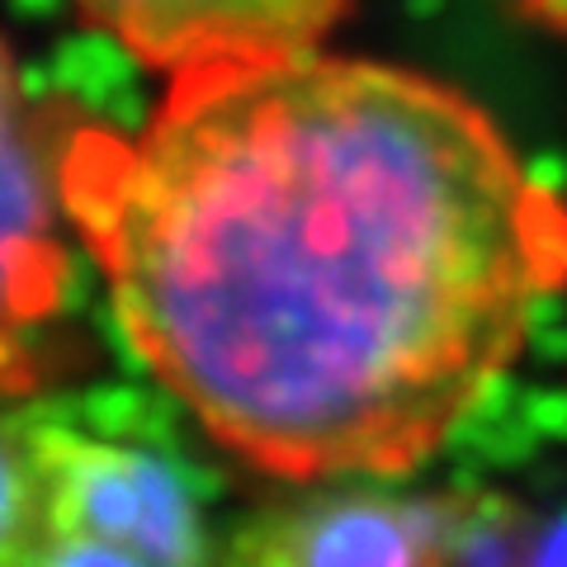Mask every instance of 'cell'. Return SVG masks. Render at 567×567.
<instances>
[{"label":"cell","instance_id":"cell-2","mask_svg":"<svg viewBox=\"0 0 567 567\" xmlns=\"http://www.w3.org/2000/svg\"><path fill=\"white\" fill-rule=\"evenodd\" d=\"M0 567H199V511L162 458L10 416Z\"/></svg>","mask_w":567,"mask_h":567},{"label":"cell","instance_id":"cell-3","mask_svg":"<svg viewBox=\"0 0 567 567\" xmlns=\"http://www.w3.org/2000/svg\"><path fill=\"white\" fill-rule=\"evenodd\" d=\"M350 0H76L95 29L162 71L312 52Z\"/></svg>","mask_w":567,"mask_h":567},{"label":"cell","instance_id":"cell-4","mask_svg":"<svg viewBox=\"0 0 567 567\" xmlns=\"http://www.w3.org/2000/svg\"><path fill=\"white\" fill-rule=\"evenodd\" d=\"M435 529L416 511L369 496H336L270 525L260 567H431Z\"/></svg>","mask_w":567,"mask_h":567},{"label":"cell","instance_id":"cell-1","mask_svg":"<svg viewBox=\"0 0 567 567\" xmlns=\"http://www.w3.org/2000/svg\"><path fill=\"white\" fill-rule=\"evenodd\" d=\"M58 199L137 360L284 483L412 473L567 284V208L450 85L360 58L181 71Z\"/></svg>","mask_w":567,"mask_h":567},{"label":"cell","instance_id":"cell-5","mask_svg":"<svg viewBox=\"0 0 567 567\" xmlns=\"http://www.w3.org/2000/svg\"><path fill=\"white\" fill-rule=\"evenodd\" d=\"M6 95V336L20 341L24 322H43L62 293V251L52 237L48 199L58 171H43V156L29 142V118L20 100V71L10 66Z\"/></svg>","mask_w":567,"mask_h":567},{"label":"cell","instance_id":"cell-6","mask_svg":"<svg viewBox=\"0 0 567 567\" xmlns=\"http://www.w3.org/2000/svg\"><path fill=\"white\" fill-rule=\"evenodd\" d=\"M529 10V20H539L544 29L554 33H567V0H520Z\"/></svg>","mask_w":567,"mask_h":567}]
</instances>
